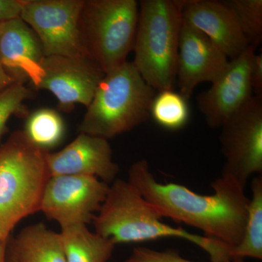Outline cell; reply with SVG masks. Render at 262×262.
<instances>
[{"instance_id": "6da1fadb", "label": "cell", "mask_w": 262, "mask_h": 262, "mask_svg": "<svg viewBox=\"0 0 262 262\" xmlns=\"http://www.w3.org/2000/svg\"><path fill=\"white\" fill-rule=\"evenodd\" d=\"M127 182L162 218H170L201 229L205 237L229 248L244 236L249 199L245 188L221 177L211 184L214 194L203 195L174 183L158 182L146 160L135 162L128 170Z\"/></svg>"}, {"instance_id": "7a4b0ae2", "label": "cell", "mask_w": 262, "mask_h": 262, "mask_svg": "<svg viewBox=\"0 0 262 262\" xmlns=\"http://www.w3.org/2000/svg\"><path fill=\"white\" fill-rule=\"evenodd\" d=\"M162 220L132 184L116 179L110 186L106 199L92 223L96 233L112 239L115 245L177 237L199 246L209 254L211 261H228L229 248L225 245L171 227Z\"/></svg>"}, {"instance_id": "3957f363", "label": "cell", "mask_w": 262, "mask_h": 262, "mask_svg": "<svg viewBox=\"0 0 262 262\" xmlns=\"http://www.w3.org/2000/svg\"><path fill=\"white\" fill-rule=\"evenodd\" d=\"M47 151L29 141L23 130L0 145V239L8 242L20 221L40 211L50 179Z\"/></svg>"}, {"instance_id": "277c9868", "label": "cell", "mask_w": 262, "mask_h": 262, "mask_svg": "<svg viewBox=\"0 0 262 262\" xmlns=\"http://www.w3.org/2000/svg\"><path fill=\"white\" fill-rule=\"evenodd\" d=\"M156 94L133 62H125L105 74L81 122L80 133L108 140L133 130L149 120Z\"/></svg>"}, {"instance_id": "5b68a950", "label": "cell", "mask_w": 262, "mask_h": 262, "mask_svg": "<svg viewBox=\"0 0 262 262\" xmlns=\"http://www.w3.org/2000/svg\"><path fill=\"white\" fill-rule=\"evenodd\" d=\"M185 0H142L139 3L133 62L157 92L177 83V67Z\"/></svg>"}, {"instance_id": "8992f818", "label": "cell", "mask_w": 262, "mask_h": 262, "mask_svg": "<svg viewBox=\"0 0 262 262\" xmlns=\"http://www.w3.org/2000/svg\"><path fill=\"white\" fill-rule=\"evenodd\" d=\"M139 9L136 0H84L79 18L81 44L105 74L126 62L134 49Z\"/></svg>"}, {"instance_id": "52a82bcc", "label": "cell", "mask_w": 262, "mask_h": 262, "mask_svg": "<svg viewBox=\"0 0 262 262\" xmlns=\"http://www.w3.org/2000/svg\"><path fill=\"white\" fill-rule=\"evenodd\" d=\"M221 128V177L245 188L251 176L262 173V98L253 96Z\"/></svg>"}, {"instance_id": "ba28073f", "label": "cell", "mask_w": 262, "mask_h": 262, "mask_svg": "<svg viewBox=\"0 0 262 262\" xmlns=\"http://www.w3.org/2000/svg\"><path fill=\"white\" fill-rule=\"evenodd\" d=\"M84 2L24 0L20 18L39 39L45 56L87 57L78 27Z\"/></svg>"}, {"instance_id": "9c48e42d", "label": "cell", "mask_w": 262, "mask_h": 262, "mask_svg": "<svg viewBox=\"0 0 262 262\" xmlns=\"http://www.w3.org/2000/svg\"><path fill=\"white\" fill-rule=\"evenodd\" d=\"M110 186L94 177H51L43 193L40 211L61 228L89 225L102 206Z\"/></svg>"}, {"instance_id": "30bf717a", "label": "cell", "mask_w": 262, "mask_h": 262, "mask_svg": "<svg viewBox=\"0 0 262 262\" xmlns=\"http://www.w3.org/2000/svg\"><path fill=\"white\" fill-rule=\"evenodd\" d=\"M104 75L87 57L45 56L33 85L50 91L60 110L71 112L76 104L89 106Z\"/></svg>"}, {"instance_id": "8fae6325", "label": "cell", "mask_w": 262, "mask_h": 262, "mask_svg": "<svg viewBox=\"0 0 262 262\" xmlns=\"http://www.w3.org/2000/svg\"><path fill=\"white\" fill-rule=\"evenodd\" d=\"M255 53V48L249 46L229 61L227 69L212 82L209 89L198 95V108L208 127H222L253 98L250 73Z\"/></svg>"}, {"instance_id": "7c38bea8", "label": "cell", "mask_w": 262, "mask_h": 262, "mask_svg": "<svg viewBox=\"0 0 262 262\" xmlns=\"http://www.w3.org/2000/svg\"><path fill=\"white\" fill-rule=\"evenodd\" d=\"M229 62L209 38L182 18L176 82L183 96L189 100L198 84L212 83L223 73Z\"/></svg>"}, {"instance_id": "4fadbf2b", "label": "cell", "mask_w": 262, "mask_h": 262, "mask_svg": "<svg viewBox=\"0 0 262 262\" xmlns=\"http://www.w3.org/2000/svg\"><path fill=\"white\" fill-rule=\"evenodd\" d=\"M47 165L50 177H94L108 184L120 172L107 139L82 133L63 149L48 152Z\"/></svg>"}, {"instance_id": "5bb4252c", "label": "cell", "mask_w": 262, "mask_h": 262, "mask_svg": "<svg viewBox=\"0 0 262 262\" xmlns=\"http://www.w3.org/2000/svg\"><path fill=\"white\" fill-rule=\"evenodd\" d=\"M182 18L209 38L231 60L250 46L232 10L224 1L187 0Z\"/></svg>"}, {"instance_id": "9a60e30c", "label": "cell", "mask_w": 262, "mask_h": 262, "mask_svg": "<svg viewBox=\"0 0 262 262\" xmlns=\"http://www.w3.org/2000/svg\"><path fill=\"white\" fill-rule=\"evenodd\" d=\"M45 58L41 43L20 18L0 24V63L15 82L34 84Z\"/></svg>"}, {"instance_id": "2e32d148", "label": "cell", "mask_w": 262, "mask_h": 262, "mask_svg": "<svg viewBox=\"0 0 262 262\" xmlns=\"http://www.w3.org/2000/svg\"><path fill=\"white\" fill-rule=\"evenodd\" d=\"M8 262H67L61 234L43 223L24 227L8 245Z\"/></svg>"}, {"instance_id": "e0dca14e", "label": "cell", "mask_w": 262, "mask_h": 262, "mask_svg": "<svg viewBox=\"0 0 262 262\" xmlns=\"http://www.w3.org/2000/svg\"><path fill=\"white\" fill-rule=\"evenodd\" d=\"M60 234L67 262H107L116 246L84 224L62 227Z\"/></svg>"}, {"instance_id": "ac0fdd59", "label": "cell", "mask_w": 262, "mask_h": 262, "mask_svg": "<svg viewBox=\"0 0 262 262\" xmlns=\"http://www.w3.org/2000/svg\"><path fill=\"white\" fill-rule=\"evenodd\" d=\"M252 196L248 206V216L241 243L229 251V258L262 259V177L258 176L251 184Z\"/></svg>"}, {"instance_id": "d6986e66", "label": "cell", "mask_w": 262, "mask_h": 262, "mask_svg": "<svg viewBox=\"0 0 262 262\" xmlns=\"http://www.w3.org/2000/svg\"><path fill=\"white\" fill-rule=\"evenodd\" d=\"M23 131L32 144L49 152L63 141L66 134L65 122L56 110L39 108L29 115Z\"/></svg>"}, {"instance_id": "ffe728a7", "label": "cell", "mask_w": 262, "mask_h": 262, "mask_svg": "<svg viewBox=\"0 0 262 262\" xmlns=\"http://www.w3.org/2000/svg\"><path fill=\"white\" fill-rule=\"evenodd\" d=\"M188 101L174 89L157 92L150 108V117L166 130H180L187 125L190 116Z\"/></svg>"}, {"instance_id": "44dd1931", "label": "cell", "mask_w": 262, "mask_h": 262, "mask_svg": "<svg viewBox=\"0 0 262 262\" xmlns=\"http://www.w3.org/2000/svg\"><path fill=\"white\" fill-rule=\"evenodd\" d=\"M224 2L232 10L248 45L256 49L262 41V0Z\"/></svg>"}, {"instance_id": "7402d4cb", "label": "cell", "mask_w": 262, "mask_h": 262, "mask_svg": "<svg viewBox=\"0 0 262 262\" xmlns=\"http://www.w3.org/2000/svg\"><path fill=\"white\" fill-rule=\"evenodd\" d=\"M32 96V91L20 82H15L0 92V143L10 117L23 113L24 102Z\"/></svg>"}, {"instance_id": "603a6c76", "label": "cell", "mask_w": 262, "mask_h": 262, "mask_svg": "<svg viewBox=\"0 0 262 262\" xmlns=\"http://www.w3.org/2000/svg\"><path fill=\"white\" fill-rule=\"evenodd\" d=\"M227 261V262H228ZM125 262H195L186 259L180 256L178 251L166 250L155 251L145 247H136ZM213 262V261H211Z\"/></svg>"}, {"instance_id": "cb8c5ba5", "label": "cell", "mask_w": 262, "mask_h": 262, "mask_svg": "<svg viewBox=\"0 0 262 262\" xmlns=\"http://www.w3.org/2000/svg\"><path fill=\"white\" fill-rule=\"evenodd\" d=\"M251 87L253 96L262 98V54L255 53L251 63Z\"/></svg>"}, {"instance_id": "d4e9b609", "label": "cell", "mask_w": 262, "mask_h": 262, "mask_svg": "<svg viewBox=\"0 0 262 262\" xmlns=\"http://www.w3.org/2000/svg\"><path fill=\"white\" fill-rule=\"evenodd\" d=\"M24 0H0V23L20 18Z\"/></svg>"}, {"instance_id": "484cf974", "label": "cell", "mask_w": 262, "mask_h": 262, "mask_svg": "<svg viewBox=\"0 0 262 262\" xmlns=\"http://www.w3.org/2000/svg\"><path fill=\"white\" fill-rule=\"evenodd\" d=\"M13 83H15V81L5 72L4 69L0 63V92Z\"/></svg>"}, {"instance_id": "4316f807", "label": "cell", "mask_w": 262, "mask_h": 262, "mask_svg": "<svg viewBox=\"0 0 262 262\" xmlns=\"http://www.w3.org/2000/svg\"><path fill=\"white\" fill-rule=\"evenodd\" d=\"M8 242L0 239V262H8Z\"/></svg>"}, {"instance_id": "83f0119b", "label": "cell", "mask_w": 262, "mask_h": 262, "mask_svg": "<svg viewBox=\"0 0 262 262\" xmlns=\"http://www.w3.org/2000/svg\"><path fill=\"white\" fill-rule=\"evenodd\" d=\"M228 262H246L245 261L244 258H237V257H232L229 258Z\"/></svg>"}, {"instance_id": "f1b7e54d", "label": "cell", "mask_w": 262, "mask_h": 262, "mask_svg": "<svg viewBox=\"0 0 262 262\" xmlns=\"http://www.w3.org/2000/svg\"><path fill=\"white\" fill-rule=\"evenodd\" d=\"M0 24H1V23H0Z\"/></svg>"}]
</instances>
